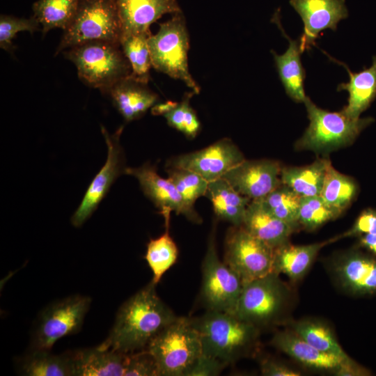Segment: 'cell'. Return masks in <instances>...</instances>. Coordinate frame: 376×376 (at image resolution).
<instances>
[{
    "label": "cell",
    "mask_w": 376,
    "mask_h": 376,
    "mask_svg": "<svg viewBox=\"0 0 376 376\" xmlns=\"http://www.w3.org/2000/svg\"><path fill=\"white\" fill-rule=\"evenodd\" d=\"M152 281L119 308L108 337L98 346L125 354L146 349L178 317L161 300Z\"/></svg>",
    "instance_id": "cell-1"
},
{
    "label": "cell",
    "mask_w": 376,
    "mask_h": 376,
    "mask_svg": "<svg viewBox=\"0 0 376 376\" xmlns=\"http://www.w3.org/2000/svg\"><path fill=\"white\" fill-rule=\"evenodd\" d=\"M191 320L200 336L202 354L227 365L252 345L258 336L256 326L229 313L207 310Z\"/></svg>",
    "instance_id": "cell-2"
},
{
    "label": "cell",
    "mask_w": 376,
    "mask_h": 376,
    "mask_svg": "<svg viewBox=\"0 0 376 376\" xmlns=\"http://www.w3.org/2000/svg\"><path fill=\"white\" fill-rule=\"evenodd\" d=\"M64 53L77 68L79 78L104 93L132 74L130 64L119 42L90 40L72 47Z\"/></svg>",
    "instance_id": "cell-3"
},
{
    "label": "cell",
    "mask_w": 376,
    "mask_h": 376,
    "mask_svg": "<svg viewBox=\"0 0 376 376\" xmlns=\"http://www.w3.org/2000/svg\"><path fill=\"white\" fill-rule=\"evenodd\" d=\"M146 349L156 361L158 376H186L202 354L199 334L185 317H178L164 327Z\"/></svg>",
    "instance_id": "cell-4"
},
{
    "label": "cell",
    "mask_w": 376,
    "mask_h": 376,
    "mask_svg": "<svg viewBox=\"0 0 376 376\" xmlns=\"http://www.w3.org/2000/svg\"><path fill=\"white\" fill-rule=\"evenodd\" d=\"M148 45L152 65L157 71L183 81L194 93H200L189 69V37L182 12L159 24L158 31L150 36Z\"/></svg>",
    "instance_id": "cell-5"
},
{
    "label": "cell",
    "mask_w": 376,
    "mask_h": 376,
    "mask_svg": "<svg viewBox=\"0 0 376 376\" xmlns=\"http://www.w3.org/2000/svg\"><path fill=\"white\" fill-rule=\"evenodd\" d=\"M309 125L296 143L299 149L329 152L351 144L373 122L371 117L351 119L343 111L331 112L317 107L308 97L304 102Z\"/></svg>",
    "instance_id": "cell-6"
},
{
    "label": "cell",
    "mask_w": 376,
    "mask_h": 376,
    "mask_svg": "<svg viewBox=\"0 0 376 376\" xmlns=\"http://www.w3.org/2000/svg\"><path fill=\"white\" fill-rule=\"evenodd\" d=\"M120 23L114 0H80L77 11L64 31L56 54L94 40L119 42Z\"/></svg>",
    "instance_id": "cell-7"
},
{
    "label": "cell",
    "mask_w": 376,
    "mask_h": 376,
    "mask_svg": "<svg viewBox=\"0 0 376 376\" xmlns=\"http://www.w3.org/2000/svg\"><path fill=\"white\" fill-rule=\"evenodd\" d=\"M91 303L87 296L73 295L47 306L38 318L31 350L50 351L57 340L77 333Z\"/></svg>",
    "instance_id": "cell-8"
},
{
    "label": "cell",
    "mask_w": 376,
    "mask_h": 376,
    "mask_svg": "<svg viewBox=\"0 0 376 376\" xmlns=\"http://www.w3.org/2000/svg\"><path fill=\"white\" fill-rule=\"evenodd\" d=\"M202 275L201 297L207 310L234 314L244 284L240 276L219 259L214 228L208 240Z\"/></svg>",
    "instance_id": "cell-9"
},
{
    "label": "cell",
    "mask_w": 376,
    "mask_h": 376,
    "mask_svg": "<svg viewBox=\"0 0 376 376\" xmlns=\"http://www.w3.org/2000/svg\"><path fill=\"white\" fill-rule=\"evenodd\" d=\"M273 257L274 249L242 226H233L228 232L224 262L244 285L273 272Z\"/></svg>",
    "instance_id": "cell-10"
},
{
    "label": "cell",
    "mask_w": 376,
    "mask_h": 376,
    "mask_svg": "<svg viewBox=\"0 0 376 376\" xmlns=\"http://www.w3.org/2000/svg\"><path fill=\"white\" fill-rule=\"evenodd\" d=\"M287 295L279 274L272 272L244 285L234 315L255 326L267 324L281 312Z\"/></svg>",
    "instance_id": "cell-11"
},
{
    "label": "cell",
    "mask_w": 376,
    "mask_h": 376,
    "mask_svg": "<svg viewBox=\"0 0 376 376\" xmlns=\"http://www.w3.org/2000/svg\"><path fill=\"white\" fill-rule=\"evenodd\" d=\"M244 159L237 146L224 138L201 150L173 158L168 166L193 171L210 182L222 178Z\"/></svg>",
    "instance_id": "cell-12"
},
{
    "label": "cell",
    "mask_w": 376,
    "mask_h": 376,
    "mask_svg": "<svg viewBox=\"0 0 376 376\" xmlns=\"http://www.w3.org/2000/svg\"><path fill=\"white\" fill-rule=\"evenodd\" d=\"M329 269L346 293L357 297L376 294V256L351 249L334 256Z\"/></svg>",
    "instance_id": "cell-13"
},
{
    "label": "cell",
    "mask_w": 376,
    "mask_h": 376,
    "mask_svg": "<svg viewBox=\"0 0 376 376\" xmlns=\"http://www.w3.org/2000/svg\"><path fill=\"white\" fill-rule=\"evenodd\" d=\"M123 127H120L110 135L104 127L101 126V132L108 148L107 158L104 165L91 181L79 206L71 217V223L75 227L81 226L91 216L115 180L124 171L122 149L119 143Z\"/></svg>",
    "instance_id": "cell-14"
},
{
    "label": "cell",
    "mask_w": 376,
    "mask_h": 376,
    "mask_svg": "<svg viewBox=\"0 0 376 376\" xmlns=\"http://www.w3.org/2000/svg\"><path fill=\"white\" fill-rule=\"evenodd\" d=\"M281 171L275 161L244 159L222 178L240 194L251 201L258 200L281 184Z\"/></svg>",
    "instance_id": "cell-15"
},
{
    "label": "cell",
    "mask_w": 376,
    "mask_h": 376,
    "mask_svg": "<svg viewBox=\"0 0 376 376\" xmlns=\"http://www.w3.org/2000/svg\"><path fill=\"white\" fill-rule=\"evenodd\" d=\"M124 172L138 180L143 194L160 210V213L169 210L182 214L192 222H201L195 209L187 205L168 178L165 179L157 174L155 166L147 162L138 168H127Z\"/></svg>",
    "instance_id": "cell-16"
},
{
    "label": "cell",
    "mask_w": 376,
    "mask_h": 376,
    "mask_svg": "<svg viewBox=\"0 0 376 376\" xmlns=\"http://www.w3.org/2000/svg\"><path fill=\"white\" fill-rule=\"evenodd\" d=\"M304 22L300 38L301 52L310 49L324 30L336 31L338 23L348 17L345 0H290Z\"/></svg>",
    "instance_id": "cell-17"
},
{
    "label": "cell",
    "mask_w": 376,
    "mask_h": 376,
    "mask_svg": "<svg viewBox=\"0 0 376 376\" xmlns=\"http://www.w3.org/2000/svg\"><path fill=\"white\" fill-rule=\"evenodd\" d=\"M114 1L120 23V39L150 32V25L164 15L182 12L177 0Z\"/></svg>",
    "instance_id": "cell-18"
},
{
    "label": "cell",
    "mask_w": 376,
    "mask_h": 376,
    "mask_svg": "<svg viewBox=\"0 0 376 376\" xmlns=\"http://www.w3.org/2000/svg\"><path fill=\"white\" fill-rule=\"evenodd\" d=\"M107 93L114 107L126 122L142 117L157 104L159 96L141 81L131 75L113 84Z\"/></svg>",
    "instance_id": "cell-19"
},
{
    "label": "cell",
    "mask_w": 376,
    "mask_h": 376,
    "mask_svg": "<svg viewBox=\"0 0 376 376\" xmlns=\"http://www.w3.org/2000/svg\"><path fill=\"white\" fill-rule=\"evenodd\" d=\"M242 226L273 249L288 242L298 228L273 215L259 199L248 205Z\"/></svg>",
    "instance_id": "cell-20"
},
{
    "label": "cell",
    "mask_w": 376,
    "mask_h": 376,
    "mask_svg": "<svg viewBox=\"0 0 376 376\" xmlns=\"http://www.w3.org/2000/svg\"><path fill=\"white\" fill-rule=\"evenodd\" d=\"M273 346L300 363L315 369L335 371L345 360L336 355L318 350L293 331L276 333L272 339Z\"/></svg>",
    "instance_id": "cell-21"
},
{
    "label": "cell",
    "mask_w": 376,
    "mask_h": 376,
    "mask_svg": "<svg viewBox=\"0 0 376 376\" xmlns=\"http://www.w3.org/2000/svg\"><path fill=\"white\" fill-rule=\"evenodd\" d=\"M342 64L350 77L348 82L337 87L338 91L345 90L349 94L347 104L342 111L350 118L357 120L376 98V55L369 68L364 67L357 72H352L345 63Z\"/></svg>",
    "instance_id": "cell-22"
},
{
    "label": "cell",
    "mask_w": 376,
    "mask_h": 376,
    "mask_svg": "<svg viewBox=\"0 0 376 376\" xmlns=\"http://www.w3.org/2000/svg\"><path fill=\"white\" fill-rule=\"evenodd\" d=\"M72 353L75 376H124L127 354L99 346Z\"/></svg>",
    "instance_id": "cell-23"
},
{
    "label": "cell",
    "mask_w": 376,
    "mask_h": 376,
    "mask_svg": "<svg viewBox=\"0 0 376 376\" xmlns=\"http://www.w3.org/2000/svg\"><path fill=\"white\" fill-rule=\"evenodd\" d=\"M334 239L306 245H292L289 242L274 249L273 272L285 274L292 281L301 279L319 251Z\"/></svg>",
    "instance_id": "cell-24"
},
{
    "label": "cell",
    "mask_w": 376,
    "mask_h": 376,
    "mask_svg": "<svg viewBox=\"0 0 376 376\" xmlns=\"http://www.w3.org/2000/svg\"><path fill=\"white\" fill-rule=\"evenodd\" d=\"M206 195L217 217L235 226L242 225L250 198L237 192L223 178L209 182Z\"/></svg>",
    "instance_id": "cell-25"
},
{
    "label": "cell",
    "mask_w": 376,
    "mask_h": 376,
    "mask_svg": "<svg viewBox=\"0 0 376 376\" xmlns=\"http://www.w3.org/2000/svg\"><path fill=\"white\" fill-rule=\"evenodd\" d=\"M283 33L289 40L288 48L281 55L272 51L279 76L287 95L296 102H304L307 96L304 89L306 72L301 62L300 42Z\"/></svg>",
    "instance_id": "cell-26"
},
{
    "label": "cell",
    "mask_w": 376,
    "mask_h": 376,
    "mask_svg": "<svg viewBox=\"0 0 376 376\" xmlns=\"http://www.w3.org/2000/svg\"><path fill=\"white\" fill-rule=\"evenodd\" d=\"M330 164L327 159H319L305 166L281 168V183L301 197L320 195Z\"/></svg>",
    "instance_id": "cell-27"
},
{
    "label": "cell",
    "mask_w": 376,
    "mask_h": 376,
    "mask_svg": "<svg viewBox=\"0 0 376 376\" xmlns=\"http://www.w3.org/2000/svg\"><path fill=\"white\" fill-rule=\"evenodd\" d=\"M19 373L28 376L75 375L72 352L56 355L50 351L31 350L19 364Z\"/></svg>",
    "instance_id": "cell-28"
},
{
    "label": "cell",
    "mask_w": 376,
    "mask_h": 376,
    "mask_svg": "<svg viewBox=\"0 0 376 376\" xmlns=\"http://www.w3.org/2000/svg\"><path fill=\"white\" fill-rule=\"evenodd\" d=\"M171 212L161 213L164 218L165 231L159 237L151 239L147 244L145 258L152 272L151 281L155 285L175 263L178 256L177 245L169 234Z\"/></svg>",
    "instance_id": "cell-29"
},
{
    "label": "cell",
    "mask_w": 376,
    "mask_h": 376,
    "mask_svg": "<svg viewBox=\"0 0 376 376\" xmlns=\"http://www.w3.org/2000/svg\"><path fill=\"white\" fill-rule=\"evenodd\" d=\"M194 92L185 95L182 101H167L157 103L151 108L153 115L163 116L168 125L182 132L189 139L195 138L201 130V123L194 109L190 105Z\"/></svg>",
    "instance_id": "cell-30"
},
{
    "label": "cell",
    "mask_w": 376,
    "mask_h": 376,
    "mask_svg": "<svg viewBox=\"0 0 376 376\" xmlns=\"http://www.w3.org/2000/svg\"><path fill=\"white\" fill-rule=\"evenodd\" d=\"M80 0H38L33 5V17L42 25L45 35L60 28L65 31L73 19Z\"/></svg>",
    "instance_id": "cell-31"
},
{
    "label": "cell",
    "mask_w": 376,
    "mask_h": 376,
    "mask_svg": "<svg viewBox=\"0 0 376 376\" xmlns=\"http://www.w3.org/2000/svg\"><path fill=\"white\" fill-rule=\"evenodd\" d=\"M357 190V185L352 178L340 173L330 164L320 196L340 214L354 199Z\"/></svg>",
    "instance_id": "cell-32"
},
{
    "label": "cell",
    "mask_w": 376,
    "mask_h": 376,
    "mask_svg": "<svg viewBox=\"0 0 376 376\" xmlns=\"http://www.w3.org/2000/svg\"><path fill=\"white\" fill-rule=\"evenodd\" d=\"M150 32L141 33L122 38L120 43L131 68V75L148 84L152 65L148 38Z\"/></svg>",
    "instance_id": "cell-33"
},
{
    "label": "cell",
    "mask_w": 376,
    "mask_h": 376,
    "mask_svg": "<svg viewBox=\"0 0 376 376\" xmlns=\"http://www.w3.org/2000/svg\"><path fill=\"white\" fill-rule=\"evenodd\" d=\"M292 331L320 351L345 360L352 359L342 349L331 329L322 323L309 320L292 324Z\"/></svg>",
    "instance_id": "cell-34"
},
{
    "label": "cell",
    "mask_w": 376,
    "mask_h": 376,
    "mask_svg": "<svg viewBox=\"0 0 376 376\" xmlns=\"http://www.w3.org/2000/svg\"><path fill=\"white\" fill-rule=\"evenodd\" d=\"M301 198L290 187L281 183L259 200L273 215L299 228L298 212Z\"/></svg>",
    "instance_id": "cell-35"
},
{
    "label": "cell",
    "mask_w": 376,
    "mask_h": 376,
    "mask_svg": "<svg viewBox=\"0 0 376 376\" xmlns=\"http://www.w3.org/2000/svg\"><path fill=\"white\" fill-rule=\"evenodd\" d=\"M339 215L320 195L301 198L298 223L306 230H315Z\"/></svg>",
    "instance_id": "cell-36"
},
{
    "label": "cell",
    "mask_w": 376,
    "mask_h": 376,
    "mask_svg": "<svg viewBox=\"0 0 376 376\" xmlns=\"http://www.w3.org/2000/svg\"><path fill=\"white\" fill-rule=\"evenodd\" d=\"M168 178L188 206L194 208L195 201L206 195L209 182L198 174L183 169L171 168L167 170Z\"/></svg>",
    "instance_id": "cell-37"
},
{
    "label": "cell",
    "mask_w": 376,
    "mask_h": 376,
    "mask_svg": "<svg viewBox=\"0 0 376 376\" xmlns=\"http://www.w3.org/2000/svg\"><path fill=\"white\" fill-rule=\"evenodd\" d=\"M40 23L33 16L31 18H18L11 15L0 16V47L7 52L13 50L12 40L19 31L33 33L38 31Z\"/></svg>",
    "instance_id": "cell-38"
},
{
    "label": "cell",
    "mask_w": 376,
    "mask_h": 376,
    "mask_svg": "<svg viewBox=\"0 0 376 376\" xmlns=\"http://www.w3.org/2000/svg\"><path fill=\"white\" fill-rule=\"evenodd\" d=\"M124 376H158L153 356L146 349L127 354Z\"/></svg>",
    "instance_id": "cell-39"
},
{
    "label": "cell",
    "mask_w": 376,
    "mask_h": 376,
    "mask_svg": "<svg viewBox=\"0 0 376 376\" xmlns=\"http://www.w3.org/2000/svg\"><path fill=\"white\" fill-rule=\"evenodd\" d=\"M376 233V210L368 208L363 210L356 219L354 225L348 230L334 237V240L353 236H361Z\"/></svg>",
    "instance_id": "cell-40"
},
{
    "label": "cell",
    "mask_w": 376,
    "mask_h": 376,
    "mask_svg": "<svg viewBox=\"0 0 376 376\" xmlns=\"http://www.w3.org/2000/svg\"><path fill=\"white\" fill-rule=\"evenodd\" d=\"M226 366L217 359L202 354L187 371L186 376L218 375Z\"/></svg>",
    "instance_id": "cell-41"
},
{
    "label": "cell",
    "mask_w": 376,
    "mask_h": 376,
    "mask_svg": "<svg viewBox=\"0 0 376 376\" xmlns=\"http://www.w3.org/2000/svg\"><path fill=\"white\" fill-rule=\"evenodd\" d=\"M260 371L266 376H299L301 373L287 366L270 359H265L260 363Z\"/></svg>",
    "instance_id": "cell-42"
},
{
    "label": "cell",
    "mask_w": 376,
    "mask_h": 376,
    "mask_svg": "<svg viewBox=\"0 0 376 376\" xmlns=\"http://www.w3.org/2000/svg\"><path fill=\"white\" fill-rule=\"evenodd\" d=\"M334 373L337 375L353 376V375H369L370 372L357 364L353 360L344 362Z\"/></svg>",
    "instance_id": "cell-43"
},
{
    "label": "cell",
    "mask_w": 376,
    "mask_h": 376,
    "mask_svg": "<svg viewBox=\"0 0 376 376\" xmlns=\"http://www.w3.org/2000/svg\"><path fill=\"white\" fill-rule=\"evenodd\" d=\"M359 245L376 256V233L366 234L359 237Z\"/></svg>",
    "instance_id": "cell-44"
}]
</instances>
